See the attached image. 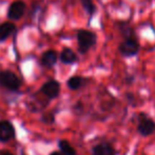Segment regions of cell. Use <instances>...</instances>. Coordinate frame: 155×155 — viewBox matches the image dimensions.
I'll use <instances>...</instances> for the list:
<instances>
[{"label": "cell", "mask_w": 155, "mask_h": 155, "mask_svg": "<svg viewBox=\"0 0 155 155\" xmlns=\"http://www.w3.org/2000/svg\"><path fill=\"white\" fill-rule=\"evenodd\" d=\"M77 44H78V51L81 54H86L89 50L92 49L97 43V35L90 30L80 29L77 31Z\"/></svg>", "instance_id": "cell-1"}, {"label": "cell", "mask_w": 155, "mask_h": 155, "mask_svg": "<svg viewBox=\"0 0 155 155\" xmlns=\"http://www.w3.org/2000/svg\"><path fill=\"white\" fill-rule=\"evenodd\" d=\"M136 131L143 137L151 136L155 133V121L146 113H138L137 114Z\"/></svg>", "instance_id": "cell-2"}, {"label": "cell", "mask_w": 155, "mask_h": 155, "mask_svg": "<svg viewBox=\"0 0 155 155\" xmlns=\"http://www.w3.org/2000/svg\"><path fill=\"white\" fill-rule=\"evenodd\" d=\"M139 50H140V45H139L137 36L124 38V41L118 46L119 53L124 58H132V56L137 55Z\"/></svg>", "instance_id": "cell-3"}, {"label": "cell", "mask_w": 155, "mask_h": 155, "mask_svg": "<svg viewBox=\"0 0 155 155\" xmlns=\"http://www.w3.org/2000/svg\"><path fill=\"white\" fill-rule=\"evenodd\" d=\"M0 86L11 91H17L21 86V81L14 72L10 70H3L0 71Z\"/></svg>", "instance_id": "cell-4"}, {"label": "cell", "mask_w": 155, "mask_h": 155, "mask_svg": "<svg viewBox=\"0 0 155 155\" xmlns=\"http://www.w3.org/2000/svg\"><path fill=\"white\" fill-rule=\"evenodd\" d=\"M27 4L22 0H15L10 4L6 13V17L10 20H18L25 15Z\"/></svg>", "instance_id": "cell-5"}, {"label": "cell", "mask_w": 155, "mask_h": 155, "mask_svg": "<svg viewBox=\"0 0 155 155\" xmlns=\"http://www.w3.org/2000/svg\"><path fill=\"white\" fill-rule=\"evenodd\" d=\"M15 137V128L13 123L8 120L0 121V141L6 143Z\"/></svg>", "instance_id": "cell-6"}, {"label": "cell", "mask_w": 155, "mask_h": 155, "mask_svg": "<svg viewBox=\"0 0 155 155\" xmlns=\"http://www.w3.org/2000/svg\"><path fill=\"white\" fill-rule=\"evenodd\" d=\"M41 91L50 99H55L60 93V84L55 80H50L42 85Z\"/></svg>", "instance_id": "cell-7"}, {"label": "cell", "mask_w": 155, "mask_h": 155, "mask_svg": "<svg viewBox=\"0 0 155 155\" xmlns=\"http://www.w3.org/2000/svg\"><path fill=\"white\" fill-rule=\"evenodd\" d=\"M93 155H117L115 148L108 141L99 143L92 148Z\"/></svg>", "instance_id": "cell-8"}, {"label": "cell", "mask_w": 155, "mask_h": 155, "mask_svg": "<svg viewBox=\"0 0 155 155\" xmlns=\"http://www.w3.org/2000/svg\"><path fill=\"white\" fill-rule=\"evenodd\" d=\"M58 60L57 52L55 50H48L41 56V65L47 68H51L56 64Z\"/></svg>", "instance_id": "cell-9"}, {"label": "cell", "mask_w": 155, "mask_h": 155, "mask_svg": "<svg viewBox=\"0 0 155 155\" xmlns=\"http://www.w3.org/2000/svg\"><path fill=\"white\" fill-rule=\"evenodd\" d=\"M60 61L65 65H73L78 61V56L71 48H64L60 53Z\"/></svg>", "instance_id": "cell-10"}, {"label": "cell", "mask_w": 155, "mask_h": 155, "mask_svg": "<svg viewBox=\"0 0 155 155\" xmlns=\"http://www.w3.org/2000/svg\"><path fill=\"white\" fill-rule=\"evenodd\" d=\"M16 30V26L11 21H5V23L0 25V41H4L12 35Z\"/></svg>", "instance_id": "cell-11"}, {"label": "cell", "mask_w": 155, "mask_h": 155, "mask_svg": "<svg viewBox=\"0 0 155 155\" xmlns=\"http://www.w3.org/2000/svg\"><path fill=\"white\" fill-rule=\"evenodd\" d=\"M116 27L118 28L119 32H120L121 36L124 38L128 37H136V33H135V30L133 29L130 26V23H127V21H117Z\"/></svg>", "instance_id": "cell-12"}, {"label": "cell", "mask_w": 155, "mask_h": 155, "mask_svg": "<svg viewBox=\"0 0 155 155\" xmlns=\"http://www.w3.org/2000/svg\"><path fill=\"white\" fill-rule=\"evenodd\" d=\"M89 79H84L80 76H74L71 77L68 80L67 85L71 90H78L79 88H81L84 85H86V83L88 82Z\"/></svg>", "instance_id": "cell-13"}, {"label": "cell", "mask_w": 155, "mask_h": 155, "mask_svg": "<svg viewBox=\"0 0 155 155\" xmlns=\"http://www.w3.org/2000/svg\"><path fill=\"white\" fill-rule=\"evenodd\" d=\"M58 147H59L60 152H61L63 155H77V152H76V150L73 148V146L68 140H65V139L59 140Z\"/></svg>", "instance_id": "cell-14"}, {"label": "cell", "mask_w": 155, "mask_h": 155, "mask_svg": "<svg viewBox=\"0 0 155 155\" xmlns=\"http://www.w3.org/2000/svg\"><path fill=\"white\" fill-rule=\"evenodd\" d=\"M79 1L81 3V6L84 8V10L89 15V17L92 18L97 12V6L94 3V1L93 0H79Z\"/></svg>", "instance_id": "cell-15"}, {"label": "cell", "mask_w": 155, "mask_h": 155, "mask_svg": "<svg viewBox=\"0 0 155 155\" xmlns=\"http://www.w3.org/2000/svg\"><path fill=\"white\" fill-rule=\"evenodd\" d=\"M41 119H42V121L45 122V123L52 124V123H54V121H55V116H54L53 113H45V114L42 115Z\"/></svg>", "instance_id": "cell-16"}, {"label": "cell", "mask_w": 155, "mask_h": 155, "mask_svg": "<svg viewBox=\"0 0 155 155\" xmlns=\"http://www.w3.org/2000/svg\"><path fill=\"white\" fill-rule=\"evenodd\" d=\"M126 99L129 101V103L135 106V104H136V101H135V99H136V98H135V96L133 95L132 93H126Z\"/></svg>", "instance_id": "cell-17"}, {"label": "cell", "mask_w": 155, "mask_h": 155, "mask_svg": "<svg viewBox=\"0 0 155 155\" xmlns=\"http://www.w3.org/2000/svg\"><path fill=\"white\" fill-rule=\"evenodd\" d=\"M124 81V83H127L128 85H131L134 82V77H133V76H127Z\"/></svg>", "instance_id": "cell-18"}, {"label": "cell", "mask_w": 155, "mask_h": 155, "mask_svg": "<svg viewBox=\"0 0 155 155\" xmlns=\"http://www.w3.org/2000/svg\"><path fill=\"white\" fill-rule=\"evenodd\" d=\"M0 155H14V154L10 153V152H8V151H3V152H1V153H0Z\"/></svg>", "instance_id": "cell-19"}, {"label": "cell", "mask_w": 155, "mask_h": 155, "mask_svg": "<svg viewBox=\"0 0 155 155\" xmlns=\"http://www.w3.org/2000/svg\"><path fill=\"white\" fill-rule=\"evenodd\" d=\"M50 155H63L61 152H52Z\"/></svg>", "instance_id": "cell-20"}]
</instances>
